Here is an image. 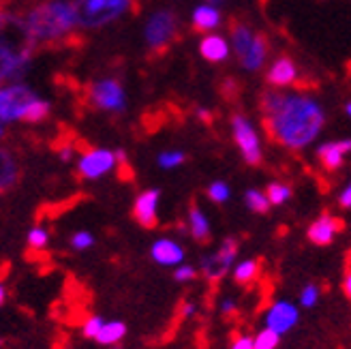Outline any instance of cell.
<instances>
[{"mask_svg":"<svg viewBox=\"0 0 351 349\" xmlns=\"http://www.w3.org/2000/svg\"><path fill=\"white\" fill-rule=\"evenodd\" d=\"M259 110L268 137L291 152L306 150L326 127L324 106L306 93L270 88L259 97Z\"/></svg>","mask_w":351,"mask_h":349,"instance_id":"cell-1","label":"cell"},{"mask_svg":"<svg viewBox=\"0 0 351 349\" xmlns=\"http://www.w3.org/2000/svg\"><path fill=\"white\" fill-rule=\"evenodd\" d=\"M37 43L32 41L22 13L5 9L0 13V82H24Z\"/></svg>","mask_w":351,"mask_h":349,"instance_id":"cell-2","label":"cell"},{"mask_svg":"<svg viewBox=\"0 0 351 349\" xmlns=\"http://www.w3.org/2000/svg\"><path fill=\"white\" fill-rule=\"evenodd\" d=\"M22 17L37 47L62 43L80 30L73 0H39Z\"/></svg>","mask_w":351,"mask_h":349,"instance_id":"cell-3","label":"cell"},{"mask_svg":"<svg viewBox=\"0 0 351 349\" xmlns=\"http://www.w3.org/2000/svg\"><path fill=\"white\" fill-rule=\"evenodd\" d=\"M51 114V103L41 97L26 82H11L0 86V125H39Z\"/></svg>","mask_w":351,"mask_h":349,"instance_id":"cell-4","label":"cell"},{"mask_svg":"<svg viewBox=\"0 0 351 349\" xmlns=\"http://www.w3.org/2000/svg\"><path fill=\"white\" fill-rule=\"evenodd\" d=\"M232 34V51L238 58L240 67L249 73H257L263 69L268 60V39L261 32H255L249 24L244 22H232L230 26Z\"/></svg>","mask_w":351,"mask_h":349,"instance_id":"cell-5","label":"cell"},{"mask_svg":"<svg viewBox=\"0 0 351 349\" xmlns=\"http://www.w3.org/2000/svg\"><path fill=\"white\" fill-rule=\"evenodd\" d=\"M80 30H101L135 9V0H73Z\"/></svg>","mask_w":351,"mask_h":349,"instance_id":"cell-6","label":"cell"},{"mask_svg":"<svg viewBox=\"0 0 351 349\" xmlns=\"http://www.w3.org/2000/svg\"><path fill=\"white\" fill-rule=\"evenodd\" d=\"M178 15L171 9H156L144 22V43L150 51H165L178 37Z\"/></svg>","mask_w":351,"mask_h":349,"instance_id":"cell-7","label":"cell"},{"mask_svg":"<svg viewBox=\"0 0 351 349\" xmlns=\"http://www.w3.org/2000/svg\"><path fill=\"white\" fill-rule=\"evenodd\" d=\"M88 103L105 114H122L129 106L127 88L118 77H99L88 86Z\"/></svg>","mask_w":351,"mask_h":349,"instance_id":"cell-8","label":"cell"},{"mask_svg":"<svg viewBox=\"0 0 351 349\" xmlns=\"http://www.w3.org/2000/svg\"><path fill=\"white\" fill-rule=\"evenodd\" d=\"M120 165L118 150L112 148H88L77 154L75 159V169L77 176L88 182H97L105 176H110Z\"/></svg>","mask_w":351,"mask_h":349,"instance_id":"cell-9","label":"cell"},{"mask_svg":"<svg viewBox=\"0 0 351 349\" xmlns=\"http://www.w3.org/2000/svg\"><path fill=\"white\" fill-rule=\"evenodd\" d=\"M232 137L234 144L238 146L242 159L247 165H259L263 161V148H261V137L253 125V120L244 114H234L232 116Z\"/></svg>","mask_w":351,"mask_h":349,"instance_id":"cell-10","label":"cell"},{"mask_svg":"<svg viewBox=\"0 0 351 349\" xmlns=\"http://www.w3.org/2000/svg\"><path fill=\"white\" fill-rule=\"evenodd\" d=\"M236 259H238V240L225 238L215 253L202 257L199 274L210 283H219L232 270V266H236Z\"/></svg>","mask_w":351,"mask_h":349,"instance_id":"cell-11","label":"cell"},{"mask_svg":"<svg viewBox=\"0 0 351 349\" xmlns=\"http://www.w3.org/2000/svg\"><path fill=\"white\" fill-rule=\"evenodd\" d=\"M298 322H300V311L289 300H274L268 306L266 315H263V328L272 330L278 337H283L289 330H293Z\"/></svg>","mask_w":351,"mask_h":349,"instance_id":"cell-12","label":"cell"},{"mask_svg":"<svg viewBox=\"0 0 351 349\" xmlns=\"http://www.w3.org/2000/svg\"><path fill=\"white\" fill-rule=\"evenodd\" d=\"M159 204H161L159 189L142 191L133 202V219L146 230L156 228V223H159Z\"/></svg>","mask_w":351,"mask_h":349,"instance_id":"cell-13","label":"cell"},{"mask_svg":"<svg viewBox=\"0 0 351 349\" xmlns=\"http://www.w3.org/2000/svg\"><path fill=\"white\" fill-rule=\"evenodd\" d=\"M150 257L154 264H159L163 268H178L180 264H184L186 253L178 240L163 236V238H156L150 244Z\"/></svg>","mask_w":351,"mask_h":349,"instance_id":"cell-14","label":"cell"},{"mask_svg":"<svg viewBox=\"0 0 351 349\" xmlns=\"http://www.w3.org/2000/svg\"><path fill=\"white\" fill-rule=\"evenodd\" d=\"M300 71H298V64L289 56H278L268 64L266 71V82L270 88L274 91H287L298 82Z\"/></svg>","mask_w":351,"mask_h":349,"instance_id":"cell-15","label":"cell"},{"mask_svg":"<svg viewBox=\"0 0 351 349\" xmlns=\"http://www.w3.org/2000/svg\"><path fill=\"white\" fill-rule=\"evenodd\" d=\"M343 223L330 213H324L315 219L308 230H306V238L315 244V247H328V244L335 242V238L341 234Z\"/></svg>","mask_w":351,"mask_h":349,"instance_id":"cell-16","label":"cell"},{"mask_svg":"<svg viewBox=\"0 0 351 349\" xmlns=\"http://www.w3.org/2000/svg\"><path fill=\"white\" fill-rule=\"evenodd\" d=\"M322 167L326 171H337L343 167L345 156L351 154V137L347 139H337V142H324L315 150Z\"/></svg>","mask_w":351,"mask_h":349,"instance_id":"cell-17","label":"cell"},{"mask_svg":"<svg viewBox=\"0 0 351 349\" xmlns=\"http://www.w3.org/2000/svg\"><path fill=\"white\" fill-rule=\"evenodd\" d=\"M199 56L210 64H221L232 56V45L223 34L217 32L204 34L199 41Z\"/></svg>","mask_w":351,"mask_h":349,"instance_id":"cell-18","label":"cell"},{"mask_svg":"<svg viewBox=\"0 0 351 349\" xmlns=\"http://www.w3.org/2000/svg\"><path fill=\"white\" fill-rule=\"evenodd\" d=\"M17 180H20V161L7 146L0 144V195L9 193Z\"/></svg>","mask_w":351,"mask_h":349,"instance_id":"cell-19","label":"cell"},{"mask_svg":"<svg viewBox=\"0 0 351 349\" xmlns=\"http://www.w3.org/2000/svg\"><path fill=\"white\" fill-rule=\"evenodd\" d=\"M223 24V13L221 9L213 7V5H197V7H193L191 11V26L195 28L197 32H215L219 26Z\"/></svg>","mask_w":351,"mask_h":349,"instance_id":"cell-20","label":"cell"},{"mask_svg":"<svg viewBox=\"0 0 351 349\" xmlns=\"http://www.w3.org/2000/svg\"><path fill=\"white\" fill-rule=\"evenodd\" d=\"M186 225H189V234L195 242H208L210 236H213V230H210V221L206 217V213L199 206H191L189 208V217H186Z\"/></svg>","mask_w":351,"mask_h":349,"instance_id":"cell-21","label":"cell"},{"mask_svg":"<svg viewBox=\"0 0 351 349\" xmlns=\"http://www.w3.org/2000/svg\"><path fill=\"white\" fill-rule=\"evenodd\" d=\"M125 337H127V324L125 322H120V320H105L101 333H99V337L95 341L99 345H103V347H114V345L125 341Z\"/></svg>","mask_w":351,"mask_h":349,"instance_id":"cell-22","label":"cell"},{"mask_svg":"<svg viewBox=\"0 0 351 349\" xmlns=\"http://www.w3.org/2000/svg\"><path fill=\"white\" fill-rule=\"evenodd\" d=\"M259 261L255 257H249V259H240L236 261V266H234V281L238 285H251L253 281H257V276H259Z\"/></svg>","mask_w":351,"mask_h":349,"instance_id":"cell-23","label":"cell"},{"mask_svg":"<svg viewBox=\"0 0 351 349\" xmlns=\"http://www.w3.org/2000/svg\"><path fill=\"white\" fill-rule=\"evenodd\" d=\"M244 204H247V208L255 215H266L272 208L266 191H259V189H249L247 193H244Z\"/></svg>","mask_w":351,"mask_h":349,"instance_id":"cell-24","label":"cell"},{"mask_svg":"<svg viewBox=\"0 0 351 349\" xmlns=\"http://www.w3.org/2000/svg\"><path fill=\"white\" fill-rule=\"evenodd\" d=\"M49 240H51V236L45 225H32L26 234V244L32 251H45L49 247Z\"/></svg>","mask_w":351,"mask_h":349,"instance_id":"cell-25","label":"cell"},{"mask_svg":"<svg viewBox=\"0 0 351 349\" xmlns=\"http://www.w3.org/2000/svg\"><path fill=\"white\" fill-rule=\"evenodd\" d=\"M266 195H268L272 206H283V204H287L291 200L293 191L285 182H270L268 189H266Z\"/></svg>","mask_w":351,"mask_h":349,"instance_id":"cell-26","label":"cell"},{"mask_svg":"<svg viewBox=\"0 0 351 349\" xmlns=\"http://www.w3.org/2000/svg\"><path fill=\"white\" fill-rule=\"evenodd\" d=\"M69 244H71V249L77 251V253H84V251H90L95 244H97V238L90 230H77L71 234L69 238Z\"/></svg>","mask_w":351,"mask_h":349,"instance_id":"cell-27","label":"cell"},{"mask_svg":"<svg viewBox=\"0 0 351 349\" xmlns=\"http://www.w3.org/2000/svg\"><path fill=\"white\" fill-rule=\"evenodd\" d=\"M184 161H186V154L182 150H163V152H159V156H156V165L165 171L184 165Z\"/></svg>","mask_w":351,"mask_h":349,"instance_id":"cell-28","label":"cell"},{"mask_svg":"<svg viewBox=\"0 0 351 349\" xmlns=\"http://www.w3.org/2000/svg\"><path fill=\"white\" fill-rule=\"evenodd\" d=\"M208 197H210V202H215V204H225L227 200L232 197V189H230V184L227 182H223V180H215L213 184H208Z\"/></svg>","mask_w":351,"mask_h":349,"instance_id":"cell-29","label":"cell"},{"mask_svg":"<svg viewBox=\"0 0 351 349\" xmlns=\"http://www.w3.org/2000/svg\"><path fill=\"white\" fill-rule=\"evenodd\" d=\"M278 343H280V337L276 333H272V330H268V328H263L257 337H253L255 349H276Z\"/></svg>","mask_w":351,"mask_h":349,"instance_id":"cell-30","label":"cell"},{"mask_svg":"<svg viewBox=\"0 0 351 349\" xmlns=\"http://www.w3.org/2000/svg\"><path fill=\"white\" fill-rule=\"evenodd\" d=\"M319 298H322V289H319L317 285H315V283H308V285H304V287L300 289V304H302L304 309L317 306Z\"/></svg>","mask_w":351,"mask_h":349,"instance_id":"cell-31","label":"cell"},{"mask_svg":"<svg viewBox=\"0 0 351 349\" xmlns=\"http://www.w3.org/2000/svg\"><path fill=\"white\" fill-rule=\"evenodd\" d=\"M103 324H105V320H103L101 315H90V317H86L84 324H82V335H84L86 339H93V341H95V339L99 337V333H101Z\"/></svg>","mask_w":351,"mask_h":349,"instance_id":"cell-32","label":"cell"},{"mask_svg":"<svg viewBox=\"0 0 351 349\" xmlns=\"http://www.w3.org/2000/svg\"><path fill=\"white\" fill-rule=\"evenodd\" d=\"M197 268L195 266H191V264H180L178 268H173V281H178V283H191V281H195V276H197Z\"/></svg>","mask_w":351,"mask_h":349,"instance_id":"cell-33","label":"cell"},{"mask_svg":"<svg viewBox=\"0 0 351 349\" xmlns=\"http://www.w3.org/2000/svg\"><path fill=\"white\" fill-rule=\"evenodd\" d=\"M219 311H221L223 317H234L236 313H238V302L234 298H223L219 302Z\"/></svg>","mask_w":351,"mask_h":349,"instance_id":"cell-34","label":"cell"},{"mask_svg":"<svg viewBox=\"0 0 351 349\" xmlns=\"http://www.w3.org/2000/svg\"><path fill=\"white\" fill-rule=\"evenodd\" d=\"M178 313H180V317H182V320H191V317H195V315H197V304L193 302V300H184V302L180 304Z\"/></svg>","mask_w":351,"mask_h":349,"instance_id":"cell-35","label":"cell"},{"mask_svg":"<svg viewBox=\"0 0 351 349\" xmlns=\"http://www.w3.org/2000/svg\"><path fill=\"white\" fill-rule=\"evenodd\" d=\"M77 154H80V152H77L73 146H69V144H66V146H62V148L58 150V159H60L62 163H73V161L77 159Z\"/></svg>","mask_w":351,"mask_h":349,"instance_id":"cell-36","label":"cell"},{"mask_svg":"<svg viewBox=\"0 0 351 349\" xmlns=\"http://www.w3.org/2000/svg\"><path fill=\"white\" fill-rule=\"evenodd\" d=\"M232 349H255L253 337H249V335H238V337L232 341Z\"/></svg>","mask_w":351,"mask_h":349,"instance_id":"cell-37","label":"cell"},{"mask_svg":"<svg viewBox=\"0 0 351 349\" xmlns=\"http://www.w3.org/2000/svg\"><path fill=\"white\" fill-rule=\"evenodd\" d=\"M339 206H341V208H347V210L351 208V182L341 191V195H339Z\"/></svg>","mask_w":351,"mask_h":349,"instance_id":"cell-38","label":"cell"},{"mask_svg":"<svg viewBox=\"0 0 351 349\" xmlns=\"http://www.w3.org/2000/svg\"><path fill=\"white\" fill-rule=\"evenodd\" d=\"M343 291H345V296L351 300V268L345 272V276H343Z\"/></svg>","mask_w":351,"mask_h":349,"instance_id":"cell-39","label":"cell"},{"mask_svg":"<svg viewBox=\"0 0 351 349\" xmlns=\"http://www.w3.org/2000/svg\"><path fill=\"white\" fill-rule=\"evenodd\" d=\"M195 116H197L202 122H213V112H210L208 108H197V110H195Z\"/></svg>","mask_w":351,"mask_h":349,"instance_id":"cell-40","label":"cell"},{"mask_svg":"<svg viewBox=\"0 0 351 349\" xmlns=\"http://www.w3.org/2000/svg\"><path fill=\"white\" fill-rule=\"evenodd\" d=\"M5 302H7V287L3 281H0V306H3Z\"/></svg>","mask_w":351,"mask_h":349,"instance_id":"cell-41","label":"cell"},{"mask_svg":"<svg viewBox=\"0 0 351 349\" xmlns=\"http://www.w3.org/2000/svg\"><path fill=\"white\" fill-rule=\"evenodd\" d=\"M7 135H9V127H7V125H0V144L5 142Z\"/></svg>","mask_w":351,"mask_h":349,"instance_id":"cell-42","label":"cell"},{"mask_svg":"<svg viewBox=\"0 0 351 349\" xmlns=\"http://www.w3.org/2000/svg\"><path fill=\"white\" fill-rule=\"evenodd\" d=\"M204 3H206V5H213V7H217V9H221L225 0H204Z\"/></svg>","mask_w":351,"mask_h":349,"instance_id":"cell-43","label":"cell"},{"mask_svg":"<svg viewBox=\"0 0 351 349\" xmlns=\"http://www.w3.org/2000/svg\"><path fill=\"white\" fill-rule=\"evenodd\" d=\"M345 114L351 118V101H347V103H345Z\"/></svg>","mask_w":351,"mask_h":349,"instance_id":"cell-44","label":"cell"},{"mask_svg":"<svg viewBox=\"0 0 351 349\" xmlns=\"http://www.w3.org/2000/svg\"><path fill=\"white\" fill-rule=\"evenodd\" d=\"M5 11V5H3V0H0V13H3Z\"/></svg>","mask_w":351,"mask_h":349,"instance_id":"cell-45","label":"cell"},{"mask_svg":"<svg viewBox=\"0 0 351 349\" xmlns=\"http://www.w3.org/2000/svg\"><path fill=\"white\" fill-rule=\"evenodd\" d=\"M0 345H3V339H0Z\"/></svg>","mask_w":351,"mask_h":349,"instance_id":"cell-46","label":"cell"}]
</instances>
